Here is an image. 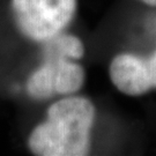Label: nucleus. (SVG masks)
Wrapping results in <instances>:
<instances>
[{"mask_svg":"<svg viewBox=\"0 0 156 156\" xmlns=\"http://www.w3.org/2000/svg\"><path fill=\"white\" fill-rule=\"evenodd\" d=\"M96 106L87 97L69 95L53 102L45 119L29 133L27 146L37 156H84L91 147Z\"/></svg>","mask_w":156,"mask_h":156,"instance_id":"obj_1","label":"nucleus"},{"mask_svg":"<svg viewBox=\"0 0 156 156\" xmlns=\"http://www.w3.org/2000/svg\"><path fill=\"white\" fill-rule=\"evenodd\" d=\"M11 7L21 35L36 43H45L71 24L78 0H11Z\"/></svg>","mask_w":156,"mask_h":156,"instance_id":"obj_2","label":"nucleus"},{"mask_svg":"<svg viewBox=\"0 0 156 156\" xmlns=\"http://www.w3.org/2000/svg\"><path fill=\"white\" fill-rule=\"evenodd\" d=\"M86 82V71L74 59L45 56L26 82V90L34 100L44 101L55 96L75 95Z\"/></svg>","mask_w":156,"mask_h":156,"instance_id":"obj_3","label":"nucleus"},{"mask_svg":"<svg viewBox=\"0 0 156 156\" xmlns=\"http://www.w3.org/2000/svg\"><path fill=\"white\" fill-rule=\"evenodd\" d=\"M109 78L122 94L138 97L156 89V51L149 56L122 52L109 65Z\"/></svg>","mask_w":156,"mask_h":156,"instance_id":"obj_4","label":"nucleus"},{"mask_svg":"<svg viewBox=\"0 0 156 156\" xmlns=\"http://www.w3.org/2000/svg\"><path fill=\"white\" fill-rule=\"evenodd\" d=\"M44 44L45 56H59L74 60H79L84 56L83 43L74 35L62 33Z\"/></svg>","mask_w":156,"mask_h":156,"instance_id":"obj_5","label":"nucleus"},{"mask_svg":"<svg viewBox=\"0 0 156 156\" xmlns=\"http://www.w3.org/2000/svg\"><path fill=\"white\" fill-rule=\"evenodd\" d=\"M138 1L147 6H151V7H156V0H138Z\"/></svg>","mask_w":156,"mask_h":156,"instance_id":"obj_6","label":"nucleus"}]
</instances>
